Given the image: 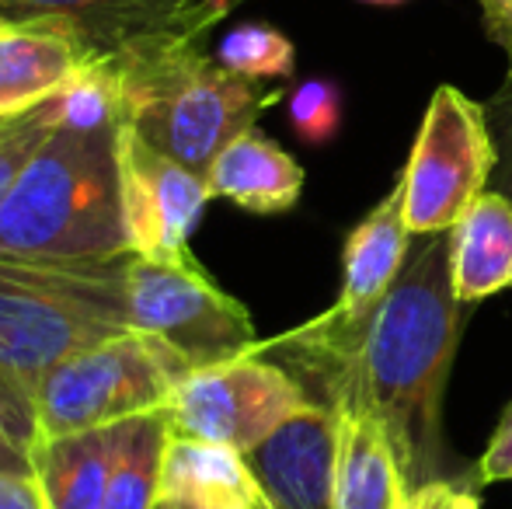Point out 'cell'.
Listing matches in <instances>:
<instances>
[{
	"mask_svg": "<svg viewBox=\"0 0 512 509\" xmlns=\"http://www.w3.org/2000/svg\"><path fill=\"white\" fill-rule=\"evenodd\" d=\"M467 304L450 279V231L411 248L394 290L356 349L331 360H276L317 405L359 401L398 454L408 492L436 478H464L443 440V394L464 332Z\"/></svg>",
	"mask_w": 512,
	"mask_h": 509,
	"instance_id": "6da1fadb",
	"label": "cell"
},
{
	"mask_svg": "<svg viewBox=\"0 0 512 509\" xmlns=\"http://www.w3.org/2000/svg\"><path fill=\"white\" fill-rule=\"evenodd\" d=\"M115 126L56 119L0 203V258L95 262L129 252Z\"/></svg>",
	"mask_w": 512,
	"mask_h": 509,
	"instance_id": "7a4b0ae2",
	"label": "cell"
},
{
	"mask_svg": "<svg viewBox=\"0 0 512 509\" xmlns=\"http://www.w3.org/2000/svg\"><path fill=\"white\" fill-rule=\"evenodd\" d=\"M105 63L119 81L122 126L203 178L283 98L206 56L199 39H157Z\"/></svg>",
	"mask_w": 512,
	"mask_h": 509,
	"instance_id": "3957f363",
	"label": "cell"
},
{
	"mask_svg": "<svg viewBox=\"0 0 512 509\" xmlns=\"http://www.w3.org/2000/svg\"><path fill=\"white\" fill-rule=\"evenodd\" d=\"M133 252L95 262L0 258V370L35 398L60 363L129 328Z\"/></svg>",
	"mask_w": 512,
	"mask_h": 509,
	"instance_id": "277c9868",
	"label": "cell"
},
{
	"mask_svg": "<svg viewBox=\"0 0 512 509\" xmlns=\"http://www.w3.org/2000/svg\"><path fill=\"white\" fill-rule=\"evenodd\" d=\"M192 374L189 360L143 332H122L70 356L35 391L42 440L105 429L164 408Z\"/></svg>",
	"mask_w": 512,
	"mask_h": 509,
	"instance_id": "5b68a950",
	"label": "cell"
},
{
	"mask_svg": "<svg viewBox=\"0 0 512 509\" xmlns=\"http://www.w3.org/2000/svg\"><path fill=\"white\" fill-rule=\"evenodd\" d=\"M492 171L495 143L485 109L453 84H439L401 171L408 231L418 238L453 231L488 189Z\"/></svg>",
	"mask_w": 512,
	"mask_h": 509,
	"instance_id": "8992f818",
	"label": "cell"
},
{
	"mask_svg": "<svg viewBox=\"0 0 512 509\" xmlns=\"http://www.w3.org/2000/svg\"><path fill=\"white\" fill-rule=\"evenodd\" d=\"M411 252L405 224V189L401 178L345 238L342 293L324 314L276 339H258L255 353L269 360H331L356 349L373 314L394 290Z\"/></svg>",
	"mask_w": 512,
	"mask_h": 509,
	"instance_id": "52a82bcc",
	"label": "cell"
},
{
	"mask_svg": "<svg viewBox=\"0 0 512 509\" xmlns=\"http://www.w3.org/2000/svg\"><path fill=\"white\" fill-rule=\"evenodd\" d=\"M126 311L133 332L168 342L192 370L237 360L258 346L248 307L223 293L199 269L196 258L171 265L133 255L126 276Z\"/></svg>",
	"mask_w": 512,
	"mask_h": 509,
	"instance_id": "ba28073f",
	"label": "cell"
},
{
	"mask_svg": "<svg viewBox=\"0 0 512 509\" xmlns=\"http://www.w3.org/2000/svg\"><path fill=\"white\" fill-rule=\"evenodd\" d=\"M307 405L314 398L290 370L269 356L248 353L192 370L171 394L168 415L175 433L248 454Z\"/></svg>",
	"mask_w": 512,
	"mask_h": 509,
	"instance_id": "9c48e42d",
	"label": "cell"
},
{
	"mask_svg": "<svg viewBox=\"0 0 512 509\" xmlns=\"http://www.w3.org/2000/svg\"><path fill=\"white\" fill-rule=\"evenodd\" d=\"M223 14L220 0H0L4 25L63 35L81 63L115 60L157 39H203Z\"/></svg>",
	"mask_w": 512,
	"mask_h": 509,
	"instance_id": "30bf717a",
	"label": "cell"
},
{
	"mask_svg": "<svg viewBox=\"0 0 512 509\" xmlns=\"http://www.w3.org/2000/svg\"><path fill=\"white\" fill-rule=\"evenodd\" d=\"M122 220L129 252L154 262H189V238L213 199L209 182L122 126Z\"/></svg>",
	"mask_w": 512,
	"mask_h": 509,
	"instance_id": "8fae6325",
	"label": "cell"
},
{
	"mask_svg": "<svg viewBox=\"0 0 512 509\" xmlns=\"http://www.w3.org/2000/svg\"><path fill=\"white\" fill-rule=\"evenodd\" d=\"M244 457L262 489L265 509H335V408L314 401Z\"/></svg>",
	"mask_w": 512,
	"mask_h": 509,
	"instance_id": "7c38bea8",
	"label": "cell"
},
{
	"mask_svg": "<svg viewBox=\"0 0 512 509\" xmlns=\"http://www.w3.org/2000/svg\"><path fill=\"white\" fill-rule=\"evenodd\" d=\"M338 471L335 509H401L408 485L384 422L359 401H335Z\"/></svg>",
	"mask_w": 512,
	"mask_h": 509,
	"instance_id": "4fadbf2b",
	"label": "cell"
},
{
	"mask_svg": "<svg viewBox=\"0 0 512 509\" xmlns=\"http://www.w3.org/2000/svg\"><path fill=\"white\" fill-rule=\"evenodd\" d=\"M161 503L185 509H265L248 457L223 443L171 433L161 464Z\"/></svg>",
	"mask_w": 512,
	"mask_h": 509,
	"instance_id": "5bb4252c",
	"label": "cell"
},
{
	"mask_svg": "<svg viewBox=\"0 0 512 509\" xmlns=\"http://www.w3.org/2000/svg\"><path fill=\"white\" fill-rule=\"evenodd\" d=\"M206 182L216 199L241 210L286 213L304 192V168L265 133L248 129L216 157Z\"/></svg>",
	"mask_w": 512,
	"mask_h": 509,
	"instance_id": "9a60e30c",
	"label": "cell"
},
{
	"mask_svg": "<svg viewBox=\"0 0 512 509\" xmlns=\"http://www.w3.org/2000/svg\"><path fill=\"white\" fill-rule=\"evenodd\" d=\"M450 279L460 304L512 286V199L485 189L450 231Z\"/></svg>",
	"mask_w": 512,
	"mask_h": 509,
	"instance_id": "2e32d148",
	"label": "cell"
},
{
	"mask_svg": "<svg viewBox=\"0 0 512 509\" xmlns=\"http://www.w3.org/2000/svg\"><path fill=\"white\" fill-rule=\"evenodd\" d=\"M119 422L105 429L53 436L32 450V468L46 509H105Z\"/></svg>",
	"mask_w": 512,
	"mask_h": 509,
	"instance_id": "e0dca14e",
	"label": "cell"
},
{
	"mask_svg": "<svg viewBox=\"0 0 512 509\" xmlns=\"http://www.w3.org/2000/svg\"><path fill=\"white\" fill-rule=\"evenodd\" d=\"M81 67V56L63 35L7 25L0 32V119L53 98Z\"/></svg>",
	"mask_w": 512,
	"mask_h": 509,
	"instance_id": "ac0fdd59",
	"label": "cell"
},
{
	"mask_svg": "<svg viewBox=\"0 0 512 509\" xmlns=\"http://www.w3.org/2000/svg\"><path fill=\"white\" fill-rule=\"evenodd\" d=\"M168 405L119 422L105 509H157L161 503V464L171 440Z\"/></svg>",
	"mask_w": 512,
	"mask_h": 509,
	"instance_id": "d6986e66",
	"label": "cell"
},
{
	"mask_svg": "<svg viewBox=\"0 0 512 509\" xmlns=\"http://www.w3.org/2000/svg\"><path fill=\"white\" fill-rule=\"evenodd\" d=\"M216 60L248 81H265V77H290L297 67V49L279 28L248 21L223 35Z\"/></svg>",
	"mask_w": 512,
	"mask_h": 509,
	"instance_id": "ffe728a7",
	"label": "cell"
},
{
	"mask_svg": "<svg viewBox=\"0 0 512 509\" xmlns=\"http://www.w3.org/2000/svg\"><path fill=\"white\" fill-rule=\"evenodd\" d=\"M60 95V91H56ZM46 98L35 109L21 112V116L0 119V203L11 192L14 178L21 175V168L28 164V157L39 150V143L49 136V129L60 119V98Z\"/></svg>",
	"mask_w": 512,
	"mask_h": 509,
	"instance_id": "44dd1931",
	"label": "cell"
},
{
	"mask_svg": "<svg viewBox=\"0 0 512 509\" xmlns=\"http://www.w3.org/2000/svg\"><path fill=\"white\" fill-rule=\"evenodd\" d=\"M290 123L307 143H328L342 123V91L324 77H310L290 95Z\"/></svg>",
	"mask_w": 512,
	"mask_h": 509,
	"instance_id": "7402d4cb",
	"label": "cell"
},
{
	"mask_svg": "<svg viewBox=\"0 0 512 509\" xmlns=\"http://www.w3.org/2000/svg\"><path fill=\"white\" fill-rule=\"evenodd\" d=\"M481 109H485L488 133H492L495 143V171L488 189L512 199V77L488 102H481Z\"/></svg>",
	"mask_w": 512,
	"mask_h": 509,
	"instance_id": "603a6c76",
	"label": "cell"
},
{
	"mask_svg": "<svg viewBox=\"0 0 512 509\" xmlns=\"http://www.w3.org/2000/svg\"><path fill=\"white\" fill-rule=\"evenodd\" d=\"M0 433L28 454L42 443L35 398L18 381H11L4 370H0Z\"/></svg>",
	"mask_w": 512,
	"mask_h": 509,
	"instance_id": "cb8c5ba5",
	"label": "cell"
},
{
	"mask_svg": "<svg viewBox=\"0 0 512 509\" xmlns=\"http://www.w3.org/2000/svg\"><path fill=\"white\" fill-rule=\"evenodd\" d=\"M401 509H481L478 485L471 478H436L408 492Z\"/></svg>",
	"mask_w": 512,
	"mask_h": 509,
	"instance_id": "d4e9b609",
	"label": "cell"
},
{
	"mask_svg": "<svg viewBox=\"0 0 512 509\" xmlns=\"http://www.w3.org/2000/svg\"><path fill=\"white\" fill-rule=\"evenodd\" d=\"M471 482L478 485H499V482H512V401L502 412L499 426H495L492 440H488V450L481 454V461L474 464Z\"/></svg>",
	"mask_w": 512,
	"mask_h": 509,
	"instance_id": "484cf974",
	"label": "cell"
},
{
	"mask_svg": "<svg viewBox=\"0 0 512 509\" xmlns=\"http://www.w3.org/2000/svg\"><path fill=\"white\" fill-rule=\"evenodd\" d=\"M0 509H46L35 471H0Z\"/></svg>",
	"mask_w": 512,
	"mask_h": 509,
	"instance_id": "4316f807",
	"label": "cell"
},
{
	"mask_svg": "<svg viewBox=\"0 0 512 509\" xmlns=\"http://www.w3.org/2000/svg\"><path fill=\"white\" fill-rule=\"evenodd\" d=\"M481 21L492 42H499L509 56V77H512V0H478Z\"/></svg>",
	"mask_w": 512,
	"mask_h": 509,
	"instance_id": "83f0119b",
	"label": "cell"
},
{
	"mask_svg": "<svg viewBox=\"0 0 512 509\" xmlns=\"http://www.w3.org/2000/svg\"><path fill=\"white\" fill-rule=\"evenodd\" d=\"M0 471H35L32 454L21 450L18 443H11L4 433H0Z\"/></svg>",
	"mask_w": 512,
	"mask_h": 509,
	"instance_id": "f1b7e54d",
	"label": "cell"
},
{
	"mask_svg": "<svg viewBox=\"0 0 512 509\" xmlns=\"http://www.w3.org/2000/svg\"><path fill=\"white\" fill-rule=\"evenodd\" d=\"M363 4H405V0H363Z\"/></svg>",
	"mask_w": 512,
	"mask_h": 509,
	"instance_id": "f546056e",
	"label": "cell"
},
{
	"mask_svg": "<svg viewBox=\"0 0 512 509\" xmlns=\"http://www.w3.org/2000/svg\"><path fill=\"white\" fill-rule=\"evenodd\" d=\"M157 509H182V506H175V503H157Z\"/></svg>",
	"mask_w": 512,
	"mask_h": 509,
	"instance_id": "4dcf8cb0",
	"label": "cell"
},
{
	"mask_svg": "<svg viewBox=\"0 0 512 509\" xmlns=\"http://www.w3.org/2000/svg\"><path fill=\"white\" fill-rule=\"evenodd\" d=\"M220 4H223V7H227V11H230V7H234V4H241V0H220Z\"/></svg>",
	"mask_w": 512,
	"mask_h": 509,
	"instance_id": "1f68e13d",
	"label": "cell"
},
{
	"mask_svg": "<svg viewBox=\"0 0 512 509\" xmlns=\"http://www.w3.org/2000/svg\"><path fill=\"white\" fill-rule=\"evenodd\" d=\"M4 28H7V25H4V21H0V32H4Z\"/></svg>",
	"mask_w": 512,
	"mask_h": 509,
	"instance_id": "d6a6232c",
	"label": "cell"
},
{
	"mask_svg": "<svg viewBox=\"0 0 512 509\" xmlns=\"http://www.w3.org/2000/svg\"><path fill=\"white\" fill-rule=\"evenodd\" d=\"M182 509H185V506H182Z\"/></svg>",
	"mask_w": 512,
	"mask_h": 509,
	"instance_id": "836d02e7",
	"label": "cell"
}]
</instances>
